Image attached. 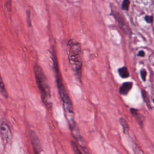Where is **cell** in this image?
<instances>
[{"label":"cell","mask_w":154,"mask_h":154,"mask_svg":"<svg viewBox=\"0 0 154 154\" xmlns=\"http://www.w3.org/2000/svg\"><path fill=\"white\" fill-rule=\"evenodd\" d=\"M53 58H54V60H53L54 67L55 75H56V81L57 84V88L62 100L63 106L64 111L66 117L67 119L69 126H70V125L72 126L75 125L76 123L74 119V114H73L72 103L63 84V79L61 78V75L59 68H58V64L57 63L56 57L55 55H53Z\"/></svg>","instance_id":"cell-1"},{"label":"cell","mask_w":154,"mask_h":154,"mask_svg":"<svg viewBox=\"0 0 154 154\" xmlns=\"http://www.w3.org/2000/svg\"><path fill=\"white\" fill-rule=\"evenodd\" d=\"M68 60L71 68L78 79L81 81L82 67V49L81 45L75 40L71 39L68 44Z\"/></svg>","instance_id":"cell-2"},{"label":"cell","mask_w":154,"mask_h":154,"mask_svg":"<svg viewBox=\"0 0 154 154\" xmlns=\"http://www.w3.org/2000/svg\"><path fill=\"white\" fill-rule=\"evenodd\" d=\"M33 70L36 83L40 90L42 99L48 107H51L52 102L51 90L46 76L43 71L42 67L37 64L34 66Z\"/></svg>","instance_id":"cell-3"},{"label":"cell","mask_w":154,"mask_h":154,"mask_svg":"<svg viewBox=\"0 0 154 154\" xmlns=\"http://www.w3.org/2000/svg\"><path fill=\"white\" fill-rule=\"evenodd\" d=\"M0 132L2 137V141L5 145H8L11 141L12 135L11 130L5 122H2L0 125Z\"/></svg>","instance_id":"cell-4"},{"label":"cell","mask_w":154,"mask_h":154,"mask_svg":"<svg viewBox=\"0 0 154 154\" xmlns=\"http://www.w3.org/2000/svg\"><path fill=\"white\" fill-rule=\"evenodd\" d=\"M29 137L34 154H40L42 150V148L38 136L34 131L31 130L29 131Z\"/></svg>","instance_id":"cell-5"},{"label":"cell","mask_w":154,"mask_h":154,"mask_svg":"<svg viewBox=\"0 0 154 154\" xmlns=\"http://www.w3.org/2000/svg\"><path fill=\"white\" fill-rule=\"evenodd\" d=\"M112 15L114 16V17L116 18V19L117 20V22L119 23L120 26L121 27V28L123 29V31L125 32H128L129 33L130 32V29L128 27V26L126 25L124 18L123 17V16L121 15V14H120L118 11H112Z\"/></svg>","instance_id":"cell-6"},{"label":"cell","mask_w":154,"mask_h":154,"mask_svg":"<svg viewBox=\"0 0 154 154\" xmlns=\"http://www.w3.org/2000/svg\"><path fill=\"white\" fill-rule=\"evenodd\" d=\"M132 82H126L123 83L119 88V93L122 95H126L130 91L132 87Z\"/></svg>","instance_id":"cell-7"},{"label":"cell","mask_w":154,"mask_h":154,"mask_svg":"<svg viewBox=\"0 0 154 154\" xmlns=\"http://www.w3.org/2000/svg\"><path fill=\"white\" fill-rule=\"evenodd\" d=\"M130 111L131 112V114L133 115V116L134 117H135V119L137 120V121L138 122L139 124L142 125L143 122V120H144V117L142 116V115H141L137 109H134V108H131L130 109Z\"/></svg>","instance_id":"cell-8"},{"label":"cell","mask_w":154,"mask_h":154,"mask_svg":"<svg viewBox=\"0 0 154 154\" xmlns=\"http://www.w3.org/2000/svg\"><path fill=\"white\" fill-rule=\"evenodd\" d=\"M118 72L119 75L122 78H127L129 76V73L128 71V69L126 67L124 66L122 67L118 70Z\"/></svg>","instance_id":"cell-9"},{"label":"cell","mask_w":154,"mask_h":154,"mask_svg":"<svg viewBox=\"0 0 154 154\" xmlns=\"http://www.w3.org/2000/svg\"><path fill=\"white\" fill-rule=\"evenodd\" d=\"M119 122L120 125H122L123 129V132L125 134H128L129 131V126L128 125V122H126V120L123 118V117H120L119 119Z\"/></svg>","instance_id":"cell-10"},{"label":"cell","mask_w":154,"mask_h":154,"mask_svg":"<svg viewBox=\"0 0 154 154\" xmlns=\"http://www.w3.org/2000/svg\"><path fill=\"white\" fill-rule=\"evenodd\" d=\"M0 93L2 96H3L4 97L7 98L8 97V93L5 88V85L3 82V81L0 76Z\"/></svg>","instance_id":"cell-11"},{"label":"cell","mask_w":154,"mask_h":154,"mask_svg":"<svg viewBox=\"0 0 154 154\" xmlns=\"http://www.w3.org/2000/svg\"><path fill=\"white\" fill-rule=\"evenodd\" d=\"M142 96H143V98L144 99V101L145 102L146 104L147 105L148 108H151V105H150V99L149 97V96H148V94L144 90H142Z\"/></svg>","instance_id":"cell-12"},{"label":"cell","mask_w":154,"mask_h":154,"mask_svg":"<svg viewBox=\"0 0 154 154\" xmlns=\"http://www.w3.org/2000/svg\"><path fill=\"white\" fill-rule=\"evenodd\" d=\"M71 147L75 154H83L81 150L79 149L78 145L73 141H71Z\"/></svg>","instance_id":"cell-13"},{"label":"cell","mask_w":154,"mask_h":154,"mask_svg":"<svg viewBox=\"0 0 154 154\" xmlns=\"http://www.w3.org/2000/svg\"><path fill=\"white\" fill-rule=\"evenodd\" d=\"M133 150H134V154H144L143 151L140 148V147H139L135 143L133 146Z\"/></svg>","instance_id":"cell-14"},{"label":"cell","mask_w":154,"mask_h":154,"mask_svg":"<svg viewBox=\"0 0 154 154\" xmlns=\"http://www.w3.org/2000/svg\"><path fill=\"white\" fill-rule=\"evenodd\" d=\"M130 1L129 0H125L122 4V9L123 10H128L129 8Z\"/></svg>","instance_id":"cell-15"},{"label":"cell","mask_w":154,"mask_h":154,"mask_svg":"<svg viewBox=\"0 0 154 154\" xmlns=\"http://www.w3.org/2000/svg\"><path fill=\"white\" fill-rule=\"evenodd\" d=\"M140 75H141V77L143 81H145L146 76H147V72H146L145 69H141V70Z\"/></svg>","instance_id":"cell-16"},{"label":"cell","mask_w":154,"mask_h":154,"mask_svg":"<svg viewBox=\"0 0 154 154\" xmlns=\"http://www.w3.org/2000/svg\"><path fill=\"white\" fill-rule=\"evenodd\" d=\"M145 20L148 23H151L153 20V16H146Z\"/></svg>","instance_id":"cell-17"},{"label":"cell","mask_w":154,"mask_h":154,"mask_svg":"<svg viewBox=\"0 0 154 154\" xmlns=\"http://www.w3.org/2000/svg\"><path fill=\"white\" fill-rule=\"evenodd\" d=\"M144 55H145V53H144V52L143 50L140 51L138 54V55L140 56V57H144Z\"/></svg>","instance_id":"cell-18"},{"label":"cell","mask_w":154,"mask_h":154,"mask_svg":"<svg viewBox=\"0 0 154 154\" xmlns=\"http://www.w3.org/2000/svg\"><path fill=\"white\" fill-rule=\"evenodd\" d=\"M27 16H28V20H29V22H28V23H29V25H30V21H29V16H30V12H29V10H28L27 11Z\"/></svg>","instance_id":"cell-19"}]
</instances>
